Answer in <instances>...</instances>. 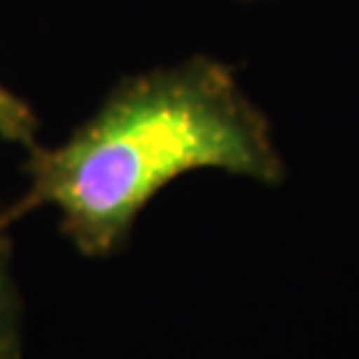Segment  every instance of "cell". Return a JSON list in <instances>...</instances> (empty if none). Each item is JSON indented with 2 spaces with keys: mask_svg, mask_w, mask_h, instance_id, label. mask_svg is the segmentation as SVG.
<instances>
[{
  "mask_svg": "<svg viewBox=\"0 0 359 359\" xmlns=\"http://www.w3.org/2000/svg\"><path fill=\"white\" fill-rule=\"evenodd\" d=\"M203 168L262 184L285 177L269 117L233 68L198 54L124 77L66 140L28 149V187L0 210V226L52 205L77 252L105 259L163 187Z\"/></svg>",
  "mask_w": 359,
  "mask_h": 359,
  "instance_id": "obj_1",
  "label": "cell"
},
{
  "mask_svg": "<svg viewBox=\"0 0 359 359\" xmlns=\"http://www.w3.org/2000/svg\"><path fill=\"white\" fill-rule=\"evenodd\" d=\"M24 357V301L12 273V238L0 226V359Z\"/></svg>",
  "mask_w": 359,
  "mask_h": 359,
  "instance_id": "obj_2",
  "label": "cell"
},
{
  "mask_svg": "<svg viewBox=\"0 0 359 359\" xmlns=\"http://www.w3.org/2000/svg\"><path fill=\"white\" fill-rule=\"evenodd\" d=\"M40 119L33 107L24 98L12 93L5 84H0V138L21 145L26 149L35 147Z\"/></svg>",
  "mask_w": 359,
  "mask_h": 359,
  "instance_id": "obj_3",
  "label": "cell"
}]
</instances>
